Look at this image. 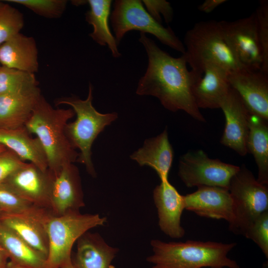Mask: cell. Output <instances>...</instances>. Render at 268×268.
Masks as SVG:
<instances>
[{
	"label": "cell",
	"instance_id": "6da1fadb",
	"mask_svg": "<svg viewBox=\"0 0 268 268\" xmlns=\"http://www.w3.org/2000/svg\"><path fill=\"white\" fill-rule=\"evenodd\" d=\"M138 41L148 57V66L139 79L136 93L156 97L166 109L184 111L195 119L205 120L197 107L193 87L201 75L189 70L184 56L175 58L160 48L145 33L140 32Z\"/></svg>",
	"mask_w": 268,
	"mask_h": 268
},
{
	"label": "cell",
	"instance_id": "7a4b0ae2",
	"mask_svg": "<svg viewBox=\"0 0 268 268\" xmlns=\"http://www.w3.org/2000/svg\"><path fill=\"white\" fill-rule=\"evenodd\" d=\"M74 115L72 109L54 108L41 95L25 125L28 132L39 139L47 156L48 169L53 174L78 157L79 153L65 132L68 121Z\"/></svg>",
	"mask_w": 268,
	"mask_h": 268
},
{
	"label": "cell",
	"instance_id": "3957f363",
	"mask_svg": "<svg viewBox=\"0 0 268 268\" xmlns=\"http://www.w3.org/2000/svg\"><path fill=\"white\" fill-rule=\"evenodd\" d=\"M153 253L147 258L152 268H240L228 257L236 243L187 240L166 242L151 240Z\"/></svg>",
	"mask_w": 268,
	"mask_h": 268
},
{
	"label": "cell",
	"instance_id": "277c9868",
	"mask_svg": "<svg viewBox=\"0 0 268 268\" xmlns=\"http://www.w3.org/2000/svg\"><path fill=\"white\" fill-rule=\"evenodd\" d=\"M182 54L191 70L202 75L209 66L222 68L228 73L246 69L238 61L224 39L219 21L196 23L186 32Z\"/></svg>",
	"mask_w": 268,
	"mask_h": 268
},
{
	"label": "cell",
	"instance_id": "5b68a950",
	"mask_svg": "<svg viewBox=\"0 0 268 268\" xmlns=\"http://www.w3.org/2000/svg\"><path fill=\"white\" fill-rule=\"evenodd\" d=\"M92 86L89 83L85 99L72 96L57 99L55 103L56 106H70L76 115L75 120L66 125V134L72 146L80 151L76 161L84 165L88 174L95 177L96 173L91 159L92 143L105 128L118 118V114L115 112L102 114L97 111L92 105Z\"/></svg>",
	"mask_w": 268,
	"mask_h": 268
},
{
	"label": "cell",
	"instance_id": "8992f818",
	"mask_svg": "<svg viewBox=\"0 0 268 268\" xmlns=\"http://www.w3.org/2000/svg\"><path fill=\"white\" fill-rule=\"evenodd\" d=\"M106 222L107 218L98 214H81L79 211L59 216L51 214L45 223L49 241L45 268H60L71 260L74 243L90 229Z\"/></svg>",
	"mask_w": 268,
	"mask_h": 268
},
{
	"label": "cell",
	"instance_id": "52a82bcc",
	"mask_svg": "<svg viewBox=\"0 0 268 268\" xmlns=\"http://www.w3.org/2000/svg\"><path fill=\"white\" fill-rule=\"evenodd\" d=\"M234 218L229 225L235 234H244L251 223L268 210V187L259 182L244 165L232 177L228 188Z\"/></svg>",
	"mask_w": 268,
	"mask_h": 268
},
{
	"label": "cell",
	"instance_id": "ba28073f",
	"mask_svg": "<svg viewBox=\"0 0 268 268\" xmlns=\"http://www.w3.org/2000/svg\"><path fill=\"white\" fill-rule=\"evenodd\" d=\"M115 37L119 44L129 31L138 30L154 36L162 44L184 54L183 43L170 27L155 20L139 0H116L110 16Z\"/></svg>",
	"mask_w": 268,
	"mask_h": 268
},
{
	"label": "cell",
	"instance_id": "9c48e42d",
	"mask_svg": "<svg viewBox=\"0 0 268 268\" xmlns=\"http://www.w3.org/2000/svg\"><path fill=\"white\" fill-rule=\"evenodd\" d=\"M240 167L209 158L202 150L189 151L180 159L178 175L187 187L210 186L228 190Z\"/></svg>",
	"mask_w": 268,
	"mask_h": 268
},
{
	"label": "cell",
	"instance_id": "30bf717a",
	"mask_svg": "<svg viewBox=\"0 0 268 268\" xmlns=\"http://www.w3.org/2000/svg\"><path fill=\"white\" fill-rule=\"evenodd\" d=\"M219 23L224 39L239 63L247 69L261 70L263 57L255 12L247 17Z\"/></svg>",
	"mask_w": 268,
	"mask_h": 268
},
{
	"label": "cell",
	"instance_id": "8fae6325",
	"mask_svg": "<svg viewBox=\"0 0 268 268\" xmlns=\"http://www.w3.org/2000/svg\"><path fill=\"white\" fill-rule=\"evenodd\" d=\"M225 119L220 142L242 156L248 152L249 118L252 114L237 92L231 87L220 108Z\"/></svg>",
	"mask_w": 268,
	"mask_h": 268
},
{
	"label": "cell",
	"instance_id": "7c38bea8",
	"mask_svg": "<svg viewBox=\"0 0 268 268\" xmlns=\"http://www.w3.org/2000/svg\"><path fill=\"white\" fill-rule=\"evenodd\" d=\"M52 180L49 169L43 171L31 163L25 162L2 183L33 204L50 211Z\"/></svg>",
	"mask_w": 268,
	"mask_h": 268
},
{
	"label": "cell",
	"instance_id": "4fadbf2b",
	"mask_svg": "<svg viewBox=\"0 0 268 268\" xmlns=\"http://www.w3.org/2000/svg\"><path fill=\"white\" fill-rule=\"evenodd\" d=\"M50 205V211L55 216L79 211L84 206L79 170L73 163L67 164L58 173L53 174Z\"/></svg>",
	"mask_w": 268,
	"mask_h": 268
},
{
	"label": "cell",
	"instance_id": "5bb4252c",
	"mask_svg": "<svg viewBox=\"0 0 268 268\" xmlns=\"http://www.w3.org/2000/svg\"><path fill=\"white\" fill-rule=\"evenodd\" d=\"M228 79L250 112L268 121V74L242 69L229 73Z\"/></svg>",
	"mask_w": 268,
	"mask_h": 268
},
{
	"label": "cell",
	"instance_id": "9a60e30c",
	"mask_svg": "<svg viewBox=\"0 0 268 268\" xmlns=\"http://www.w3.org/2000/svg\"><path fill=\"white\" fill-rule=\"evenodd\" d=\"M185 209L204 217L224 219L232 223L233 201L228 189L210 186L198 187L195 192L183 196Z\"/></svg>",
	"mask_w": 268,
	"mask_h": 268
},
{
	"label": "cell",
	"instance_id": "2e32d148",
	"mask_svg": "<svg viewBox=\"0 0 268 268\" xmlns=\"http://www.w3.org/2000/svg\"><path fill=\"white\" fill-rule=\"evenodd\" d=\"M153 198L157 210L160 230L172 238L185 235L181 218L185 209L183 196L180 194L168 180L161 181L153 190Z\"/></svg>",
	"mask_w": 268,
	"mask_h": 268
},
{
	"label": "cell",
	"instance_id": "e0dca14e",
	"mask_svg": "<svg viewBox=\"0 0 268 268\" xmlns=\"http://www.w3.org/2000/svg\"><path fill=\"white\" fill-rule=\"evenodd\" d=\"M51 214L47 210L34 213L1 214L0 222L47 259L49 241L45 223Z\"/></svg>",
	"mask_w": 268,
	"mask_h": 268
},
{
	"label": "cell",
	"instance_id": "ac0fdd59",
	"mask_svg": "<svg viewBox=\"0 0 268 268\" xmlns=\"http://www.w3.org/2000/svg\"><path fill=\"white\" fill-rule=\"evenodd\" d=\"M38 86L0 95V129L24 127L41 96Z\"/></svg>",
	"mask_w": 268,
	"mask_h": 268
},
{
	"label": "cell",
	"instance_id": "d6986e66",
	"mask_svg": "<svg viewBox=\"0 0 268 268\" xmlns=\"http://www.w3.org/2000/svg\"><path fill=\"white\" fill-rule=\"evenodd\" d=\"M228 72L216 66H209L193 85L192 92L195 103L200 108H219L231 86Z\"/></svg>",
	"mask_w": 268,
	"mask_h": 268
},
{
	"label": "cell",
	"instance_id": "ffe728a7",
	"mask_svg": "<svg viewBox=\"0 0 268 268\" xmlns=\"http://www.w3.org/2000/svg\"><path fill=\"white\" fill-rule=\"evenodd\" d=\"M35 39L19 33L0 45V65L34 73L39 69Z\"/></svg>",
	"mask_w": 268,
	"mask_h": 268
},
{
	"label": "cell",
	"instance_id": "44dd1931",
	"mask_svg": "<svg viewBox=\"0 0 268 268\" xmlns=\"http://www.w3.org/2000/svg\"><path fill=\"white\" fill-rule=\"evenodd\" d=\"M76 242V252L72 261L77 268H111L119 251L97 233L87 231Z\"/></svg>",
	"mask_w": 268,
	"mask_h": 268
},
{
	"label": "cell",
	"instance_id": "7402d4cb",
	"mask_svg": "<svg viewBox=\"0 0 268 268\" xmlns=\"http://www.w3.org/2000/svg\"><path fill=\"white\" fill-rule=\"evenodd\" d=\"M130 157L140 166H148L153 168L161 181L168 180L173 151L168 139L167 129L157 136L146 139L142 147L134 151Z\"/></svg>",
	"mask_w": 268,
	"mask_h": 268
},
{
	"label": "cell",
	"instance_id": "603a6c76",
	"mask_svg": "<svg viewBox=\"0 0 268 268\" xmlns=\"http://www.w3.org/2000/svg\"><path fill=\"white\" fill-rule=\"evenodd\" d=\"M0 143L25 162L29 161L43 171L48 169L47 156L39 139L32 137L24 127L15 129H0Z\"/></svg>",
	"mask_w": 268,
	"mask_h": 268
},
{
	"label": "cell",
	"instance_id": "cb8c5ba5",
	"mask_svg": "<svg viewBox=\"0 0 268 268\" xmlns=\"http://www.w3.org/2000/svg\"><path fill=\"white\" fill-rule=\"evenodd\" d=\"M111 0H88L90 9L85 14L86 21L93 26L90 37L100 46H107L114 58L121 56L118 43L111 33L108 23L110 15Z\"/></svg>",
	"mask_w": 268,
	"mask_h": 268
},
{
	"label": "cell",
	"instance_id": "d4e9b609",
	"mask_svg": "<svg viewBox=\"0 0 268 268\" xmlns=\"http://www.w3.org/2000/svg\"><path fill=\"white\" fill-rule=\"evenodd\" d=\"M248 152L254 156L258 167L257 181L268 185V125L260 117L251 114L249 122Z\"/></svg>",
	"mask_w": 268,
	"mask_h": 268
},
{
	"label": "cell",
	"instance_id": "484cf974",
	"mask_svg": "<svg viewBox=\"0 0 268 268\" xmlns=\"http://www.w3.org/2000/svg\"><path fill=\"white\" fill-rule=\"evenodd\" d=\"M0 243L11 263L24 268H45L46 258L0 222Z\"/></svg>",
	"mask_w": 268,
	"mask_h": 268
},
{
	"label": "cell",
	"instance_id": "4316f807",
	"mask_svg": "<svg viewBox=\"0 0 268 268\" xmlns=\"http://www.w3.org/2000/svg\"><path fill=\"white\" fill-rule=\"evenodd\" d=\"M38 86L34 73L0 66V95Z\"/></svg>",
	"mask_w": 268,
	"mask_h": 268
},
{
	"label": "cell",
	"instance_id": "83f0119b",
	"mask_svg": "<svg viewBox=\"0 0 268 268\" xmlns=\"http://www.w3.org/2000/svg\"><path fill=\"white\" fill-rule=\"evenodd\" d=\"M46 210L48 209L37 206L25 200L6 184H0V211L1 214L34 213Z\"/></svg>",
	"mask_w": 268,
	"mask_h": 268
},
{
	"label": "cell",
	"instance_id": "f1b7e54d",
	"mask_svg": "<svg viewBox=\"0 0 268 268\" xmlns=\"http://www.w3.org/2000/svg\"><path fill=\"white\" fill-rule=\"evenodd\" d=\"M23 26L22 13L8 3L0 1V45L20 33Z\"/></svg>",
	"mask_w": 268,
	"mask_h": 268
},
{
	"label": "cell",
	"instance_id": "f546056e",
	"mask_svg": "<svg viewBox=\"0 0 268 268\" xmlns=\"http://www.w3.org/2000/svg\"><path fill=\"white\" fill-rule=\"evenodd\" d=\"M6 1L22 5L47 18H60L65 12L67 2L65 0H7Z\"/></svg>",
	"mask_w": 268,
	"mask_h": 268
},
{
	"label": "cell",
	"instance_id": "4dcf8cb0",
	"mask_svg": "<svg viewBox=\"0 0 268 268\" xmlns=\"http://www.w3.org/2000/svg\"><path fill=\"white\" fill-rule=\"evenodd\" d=\"M255 13L263 57L261 70L268 74V0H260Z\"/></svg>",
	"mask_w": 268,
	"mask_h": 268
},
{
	"label": "cell",
	"instance_id": "1f68e13d",
	"mask_svg": "<svg viewBox=\"0 0 268 268\" xmlns=\"http://www.w3.org/2000/svg\"><path fill=\"white\" fill-rule=\"evenodd\" d=\"M244 236L254 242L268 258V210L261 213L251 223Z\"/></svg>",
	"mask_w": 268,
	"mask_h": 268
},
{
	"label": "cell",
	"instance_id": "d6a6232c",
	"mask_svg": "<svg viewBox=\"0 0 268 268\" xmlns=\"http://www.w3.org/2000/svg\"><path fill=\"white\" fill-rule=\"evenodd\" d=\"M141 1L148 13L157 22L161 23V15L167 23L171 22L173 10L170 2L165 0H144Z\"/></svg>",
	"mask_w": 268,
	"mask_h": 268
},
{
	"label": "cell",
	"instance_id": "836d02e7",
	"mask_svg": "<svg viewBox=\"0 0 268 268\" xmlns=\"http://www.w3.org/2000/svg\"><path fill=\"white\" fill-rule=\"evenodd\" d=\"M25 162L21 160L12 151L7 148L0 154V184L22 166Z\"/></svg>",
	"mask_w": 268,
	"mask_h": 268
},
{
	"label": "cell",
	"instance_id": "e575fe53",
	"mask_svg": "<svg viewBox=\"0 0 268 268\" xmlns=\"http://www.w3.org/2000/svg\"><path fill=\"white\" fill-rule=\"evenodd\" d=\"M226 1V0H206L198 6V10L204 13H210Z\"/></svg>",
	"mask_w": 268,
	"mask_h": 268
},
{
	"label": "cell",
	"instance_id": "d590c367",
	"mask_svg": "<svg viewBox=\"0 0 268 268\" xmlns=\"http://www.w3.org/2000/svg\"><path fill=\"white\" fill-rule=\"evenodd\" d=\"M8 257L0 243V267L7 268Z\"/></svg>",
	"mask_w": 268,
	"mask_h": 268
},
{
	"label": "cell",
	"instance_id": "8d00e7d4",
	"mask_svg": "<svg viewBox=\"0 0 268 268\" xmlns=\"http://www.w3.org/2000/svg\"><path fill=\"white\" fill-rule=\"evenodd\" d=\"M60 268H77L72 260L63 265Z\"/></svg>",
	"mask_w": 268,
	"mask_h": 268
},
{
	"label": "cell",
	"instance_id": "74e56055",
	"mask_svg": "<svg viewBox=\"0 0 268 268\" xmlns=\"http://www.w3.org/2000/svg\"><path fill=\"white\" fill-rule=\"evenodd\" d=\"M7 268H24L23 267L16 265L10 262H8Z\"/></svg>",
	"mask_w": 268,
	"mask_h": 268
},
{
	"label": "cell",
	"instance_id": "f35d334b",
	"mask_svg": "<svg viewBox=\"0 0 268 268\" xmlns=\"http://www.w3.org/2000/svg\"><path fill=\"white\" fill-rule=\"evenodd\" d=\"M7 149V148L0 143V154Z\"/></svg>",
	"mask_w": 268,
	"mask_h": 268
},
{
	"label": "cell",
	"instance_id": "ab89813d",
	"mask_svg": "<svg viewBox=\"0 0 268 268\" xmlns=\"http://www.w3.org/2000/svg\"><path fill=\"white\" fill-rule=\"evenodd\" d=\"M262 268H268V262H266L263 264Z\"/></svg>",
	"mask_w": 268,
	"mask_h": 268
},
{
	"label": "cell",
	"instance_id": "60d3db41",
	"mask_svg": "<svg viewBox=\"0 0 268 268\" xmlns=\"http://www.w3.org/2000/svg\"><path fill=\"white\" fill-rule=\"evenodd\" d=\"M1 215V213L0 211V217Z\"/></svg>",
	"mask_w": 268,
	"mask_h": 268
},
{
	"label": "cell",
	"instance_id": "b9f144b4",
	"mask_svg": "<svg viewBox=\"0 0 268 268\" xmlns=\"http://www.w3.org/2000/svg\"><path fill=\"white\" fill-rule=\"evenodd\" d=\"M0 268H5L0 267Z\"/></svg>",
	"mask_w": 268,
	"mask_h": 268
},
{
	"label": "cell",
	"instance_id": "7bdbcfd3",
	"mask_svg": "<svg viewBox=\"0 0 268 268\" xmlns=\"http://www.w3.org/2000/svg\"></svg>",
	"mask_w": 268,
	"mask_h": 268
}]
</instances>
